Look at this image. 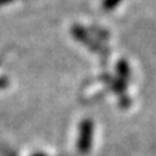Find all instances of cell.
I'll list each match as a JSON object with an SVG mask.
<instances>
[{
  "instance_id": "cell-1",
  "label": "cell",
  "mask_w": 156,
  "mask_h": 156,
  "mask_svg": "<svg viewBox=\"0 0 156 156\" xmlns=\"http://www.w3.org/2000/svg\"><path fill=\"white\" fill-rule=\"evenodd\" d=\"M92 124L90 120H85L81 124L80 129V139H78V150L82 154L87 152L91 147V139H92Z\"/></svg>"
},
{
  "instance_id": "cell-3",
  "label": "cell",
  "mask_w": 156,
  "mask_h": 156,
  "mask_svg": "<svg viewBox=\"0 0 156 156\" xmlns=\"http://www.w3.org/2000/svg\"><path fill=\"white\" fill-rule=\"evenodd\" d=\"M38 156H41V155H38Z\"/></svg>"
},
{
  "instance_id": "cell-2",
  "label": "cell",
  "mask_w": 156,
  "mask_h": 156,
  "mask_svg": "<svg viewBox=\"0 0 156 156\" xmlns=\"http://www.w3.org/2000/svg\"><path fill=\"white\" fill-rule=\"evenodd\" d=\"M9 2H12V0H0V5H3V4H7Z\"/></svg>"
}]
</instances>
